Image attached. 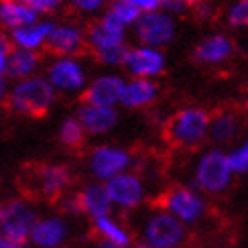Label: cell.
Here are the masks:
<instances>
[{"label":"cell","mask_w":248,"mask_h":248,"mask_svg":"<svg viewBox=\"0 0 248 248\" xmlns=\"http://www.w3.org/2000/svg\"><path fill=\"white\" fill-rule=\"evenodd\" d=\"M106 15L116 18L120 25H128V23H137L140 18V10L137 6H132L130 2H126V0H114Z\"/></svg>","instance_id":"cell-27"},{"label":"cell","mask_w":248,"mask_h":248,"mask_svg":"<svg viewBox=\"0 0 248 248\" xmlns=\"http://www.w3.org/2000/svg\"><path fill=\"white\" fill-rule=\"evenodd\" d=\"M57 139H59V142L63 144V147H67V149H79L81 144H84V140H86V130H84V126L79 124L78 118L69 116V118H65L63 122L59 124Z\"/></svg>","instance_id":"cell-24"},{"label":"cell","mask_w":248,"mask_h":248,"mask_svg":"<svg viewBox=\"0 0 248 248\" xmlns=\"http://www.w3.org/2000/svg\"><path fill=\"white\" fill-rule=\"evenodd\" d=\"M78 198H79V205L84 214L92 216L94 220L108 218L112 202L106 193V187H102V185H88V187H84L78 193Z\"/></svg>","instance_id":"cell-21"},{"label":"cell","mask_w":248,"mask_h":248,"mask_svg":"<svg viewBox=\"0 0 248 248\" xmlns=\"http://www.w3.org/2000/svg\"><path fill=\"white\" fill-rule=\"evenodd\" d=\"M163 208H167L169 212H173L177 218L185 220V222H195L203 212V203L202 200L195 195L191 189L185 187H173L161 198Z\"/></svg>","instance_id":"cell-11"},{"label":"cell","mask_w":248,"mask_h":248,"mask_svg":"<svg viewBox=\"0 0 248 248\" xmlns=\"http://www.w3.org/2000/svg\"><path fill=\"white\" fill-rule=\"evenodd\" d=\"M124 65L134 76H157L165 65V59L159 51L142 47V49H132Z\"/></svg>","instance_id":"cell-20"},{"label":"cell","mask_w":248,"mask_h":248,"mask_svg":"<svg viewBox=\"0 0 248 248\" xmlns=\"http://www.w3.org/2000/svg\"><path fill=\"white\" fill-rule=\"evenodd\" d=\"M69 2L76 10H79V13H94V10L102 8L104 0H69Z\"/></svg>","instance_id":"cell-32"},{"label":"cell","mask_w":248,"mask_h":248,"mask_svg":"<svg viewBox=\"0 0 248 248\" xmlns=\"http://www.w3.org/2000/svg\"><path fill=\"white\" fill-rule=\"evenodd\" d=\"M212 139L218 142H228L236 137V130H238V122L232 112H222L212 120Z\"/></svg>","instance_id":"cell-25"},{"label":"cell","mask_w":248,"mask_h":248,"mask_svg":"<svg viewBox=\"0 0 248 248\" xmlns=\"http://www.w3.org/2000/svg\"><path fill=\"white\" fill-rule=\"evenodd\" d=\"M161 6L171 10V13H179V10H183L185 2L183 0H161Z\"/></svg>","instance_id":"cell-34"},{"label":"cell","mask_w":248,"mask_h":248,"mask_svg":"<svg viewBox=\"0 0 248 248\" xmlns=\"http://www.w3.org/2000/svg\"><path fill=\"white\" fill-rule=\"evenodd\" d=\"M76 118L79 120V124L84 126L88 134H104L114 128V124L118 120L114 108L92 106V104H81Z\"/></svg>","instance_id":"cell-15"},{"label":"cell","mask_w":248,"mask_h":248,"mask_svg":"<svg viewBox=\"0 0 248 248\" xmlns=\"http://www.w3.org/2000/svg\"><path fill=\"white\" fill-rule=\"evenodd\" d=\"M106 193L112 203H118L122 208H134L142 200V185L134 175H116V177L108 179L104 185Z\"/></svg>","instance_id":"cell-14"},{"label":"cell","mask_w":248,"mask_h":248,"mask_svg":"<svg viewBox=\"0 0 248 248\" xmlns=\"http://www.w3.org/2000/svg\"><path fill=\"white\" fill-rule=\"evenodd\" d=\"M41 65V57L37 51L27 49H15L8 53V67H6V79L8 81H23L37 76V69Z\"/></svg>","instance_id":"cell-19"},{"label":"cell","mask_w":248,"mask_h":248,"mask_svg":"<svg viewBox=\"0 0 248 248\" xmlns=\"http://www.w3.org/2000/svg\"><path fill=\"white\" fill-rule=\"evenodd\" d=\"M55 98L57 92L49 84V79L33 76L23 81H15V86H10L6 104L15 114L41 118L55 104Z\"/></svg>","instance_id":"cell-1"},{"label":"cell","mask_w":248,"mask_h":248,"mask_svg":"<svg viewBox=\"0 0 248 248\" xmlns=\"http://www.w3.org/2000/svg\"><path fill=\"white\" fill-rule=\"evenodd\" d=\"M6 67H8V53H0V78H6Z\"/></svg>","instance_id":"cell-37"},{"label":"cell","mask_w":248,"mask_h":248,"mask_svg":"<svg viewBox=\"0 0 248 248\" xmlns=\"http://www.w3.org/2000/svg\"><path fill=\"white\" fill-rule=\"evenodd\" d=\"M230 161L224 153L212 151L198 165V183L205 191H222L230 181Z\"/></svg>","instance_id":"cell-5"},{"label":"cell","mask_w":248,"mask_h":248,"mask_svg":"<svg viewBox=\"0 0 248 248\" xmlns=\"http://www.w3.org/2000/svg\"><path fill=\"white\" fill-rule=\"evenodd\" d=\"M94 224H96V232H98L104 240L114 242V244L124 246V248L128 246L130 236H128L126 232H124L116 222H112L110 218H100V220H94Z\"/></svg>","instance_id":"cell-26"},{"label":"cell","mask_w":248,"mask_h":248,"mask_svg":"<svg viewBox=\"0 0 248 248\" xmlns=\"http://www.w3.org/2000/svg\"><path fill=\"white\" fill-rule=\"evenodd\" d=\"M8 92H10V84H8V79H6V78H0V104H2V102H6Z\"/></svg>","instance_id":"cell-36"},{"label":"cell","mask_w":248,"mask_h":248,"mask_svg":"<svg viewBox=\"0 0 248 248\" xmlns=\"http://www.w3.org/2000/svg\"><path fill=\"white\" fill-rule=\"evenodd\" d=\"M232 27H248V0H238L228 13Z\"/></svg>","instance_id":"cell-29"},{"label":"cell","mask_w":248,"mask_h":248,"mask_svg":"<svg viewBox=\"0 0 248 248\" xmlns=\"http://www.w3.org/2000/svg\"><path fill=\"white\" fill-rule=\"evenodd\" d=\"M53 29H55V23H51V20H37L33 25L10 31L8 37L15 49H27V51H37L39 53L43 47H47L49 35Z\"/></svg>","instance_id":"cell-13"},{"label":"cell","mask_w":248,"mask_h":248,"mask_svg":"<svg viewBox=\"0 0 248 248\" xmlns=\"http://www.w3.org/2000/svg\"><path fill=\"white\" fill-rule=\"evenodd\" d=\"M210 126L208 112L200 108H187L177 112L165 126V137L173 144H181V147H191L198 144Z\"/></svg>","instance_id":"cell-3"},{"label":"cell","mask_w":248,"mask_h":248,"mask_svg":"<svg viewBox=\"0 0 248 248\" xmlns=\"http://www.w3.org/2000/svg\"><path fill=\"white\" fill-rule=\"evenodd\" d=\"M96 248H124V246H118V244H114V242H108V240L102 238V242H100Z\"/></svg>","instance_id":"cell-38"},{"label":"cell","mask_w":248,"mask_h":248,"mask_svg":"<svg viewBox=\"0 0 248 248\" xmlns=\"http://www.w3.org/2000/svg\"><path fill=\"white\" fill-rule=\"evenodd\" d=\"M86 45V35L78 25H55L51 31L47 49L59 57H74Z\"/></svg>","instance_id":"cell-12"},{"label":"cell","mask_w":248,"mask_h":248,"mask_svg":"<svg viewBox=\"0 0 248 248\" xmlns=\"http://www.w3.org/2000/svg\"><path fill=\"white\" fill-rule=\"evenodd\" d=\"M39 220L33 205L25 200H13L4 203L2 220H0V236L18 248H27L35 224Z\"/></svg>","instance_id":"cell-2"},{"label":"cell","mask_w":248,"mask_h":248,"mask_svg":"<svg viewBox=\"0 0 248 248\" xmlns=\"http://www.w3.org/2000/svg\"><path fill=\"white\" fill-rule=\"evenodd\" d=\"M132 6H137L139 10H149V13H155L161 6V0H126Z\"/></svg>","instance_id":"cell-33"},{"label":"cell","mask_w":248,"mask_h":248,"mask_svg":"<svg viewBox=\"0 0 248 248\" xmlns=\"http://www.w3.org/2000/svg\"><path fill=\"white\" fill-rule=\"evenodd\" d=\"M230 169L236 171V173H246L248 171V142L242 144V147L238 151H234L230 157Z\"/></svg>","instance_id":"cell-30"},{"label":"cell","mask_w":248,"mask_h":248,"mask_svg":"<svg viewBox=\"0 0 248 248\" xmlns=\"http://www.w3.org/2000/svg\"><path fill=\"white\" fill-rule=\"evenodd\" d=\"M65 238L67 224L61 218H39L31 232V242L39 248H57Z\"/></svg>","instance_id":"cell-16"},{"label":"cell","mask_w":248,"mask_h":248,"mask_svg":"<svg viewBox=\"0 0 248 248\" xmlns=\"http://www.w3.org/2000/svg\"><path fill=\"white\" fill-rule=\"evenodd\" d=\"M0 248H18V246H15L13 242H8V240H4L2 236H0Z\"/></svg>","instance_id":"cell-39"},{"label":"cell","mask_w":248,"mask_h":248,"mask_svg":"<svg viewBox=\"0 0 248 248\" xmlns=\"http://www.w3.org/2000/svg\"><path fill=\"white\" fill-rule=\"evenodd\" d=\"M175 23L163 13H147L137 20V35L147 45H165L173 39Z\"/></svg>","instance_id":"cell-8"},{"label":"cell","mask_w":248,"mask_h":248,"mask_svg":"<svg viewBox=\"0 0 248 248\" xmlns=\"http://www.w3.org/2000/svg\"><path fill=\"white\" fill-rule=\"evenodd\" d=\"M2 212H4V203H0V220H2Z\"/></svg>","instance_id":"cell-42"},{"label":"cell","mask_w":248,"mask_h":248,"mask_svg":"<svg viewBox=\"0 0 248 248\" xmlns=\"http://www.w3.org/2000/svg\"><path fill=\"white\" fill-rule=\"evenodd\" d=\"M155 96H157L155 84H151L147 79H137V81H132V84L124 86L120 102L124 106H144V104H149V102H153Z\"/></svg>","instance_id":"cell-23"},{"label":"cell","mask_w":248,"mask_h":248,"mask_svg":"<svg viewBox=\"0 0 248 248\" xmlns=\"http://www.w3.org/2000/svg\"><path fill=\"white\" fill-rule=\"evenodd\" d=\"M134 248H153V246H151V244H147V242H144V244H137Z\"/></svg>","instance_id":"cell-41"},{"label":"cell","mask_w":248,"mask_h":248,"mask_svg":"<svg viewBox=\"0 0 248 248\" xmlns=\"http://www.w3.org/2000/svg\"><path fill=\"white\" fill-rule=\"evenodd\" d=\"M128 53L130 51L126 45H116V47L96 51V57H98V61H102V63H106V65H120V63H126Z\"/></svg>","instance_id":"cell-28"},{"label":"cell","mask_w":248,"mask_h":248,"mask_svg":"<svg viewBox=\"0 0 248 248\" xmlns=\"http://www.w3.org/2000/svg\"><path fill=\"white\" fill-rule=\"evenodd\" d=\"M71 171L65 165H41L35 171V187L47 200H57L69 187Z\"/></svg>","instance_id":"cell-7"},{"label":"cell","mask_w":248,"mask_h":248,"mask_svg":"<svg viewBox=\"0 0 248 248\" xmlns=\"http://www.w3.org/2000/svg\"><path fill=\"white\" fill-rule=\"evenodd\" d=\"M232 53V43L222 35L208 37L195 47V59L203 63H220Z\"/></svg>","instance_id":"cell-22"},{"label":"cell","mask_w":248,"mask_h":248,"mask_svg":"<svg viewBox=\"0 0 248 248\" xmlns=\"http://www.w3.org/2000/svg\"><path fill=\"white\" fill-rule=\"evenodd\" d=\"M13 51V43H10V37L6 33L0 31V53H10Z\"/></svg>","instance_id":"cell-35"},{"label":"cell","mask_w":248,"mask_h":248,"mask_svg":"<svg viewBox=\"0 0 248 248\" xmlns=\"http://www.w3.org/2000/svg\"><path fill=\"white\" fill-rule=\"evenodd\" d=\"M39 20V15L29 8L23 0H0V27L4 31H15L20 27L33 25Z\"/></svg>","instance_id":"cell-18"},{"label":"cell","mask_w":248,"mask_h":248,"mask_svg":"<svg viewBox=\"0 0 248 248\" xmlns=\"http://www.w3.org/2000/svg\"><path fill=\"white\" fill-rule=\"evenodd\" d=\"M144 236L153 248H175L185 238V230L171 214H157L149 220Z\"/></svg>","instance_id":"cell-6"},{"label":"cell","mask_w":248,"mask_h":248,"mask_svg":"<svg viewBox=\"0 0 248 248\" xmlns=\"http://www.w3.org/2000/svg\"><path fill=\"white\" fill-rule=\"evenodd\" d=\"M122 29L124 25H120L116 18L106 15L102 20H98V23H94L88 29V41L96 51L122 45V37H124Z\"/></svg>","instance_id":"cell-17"},{"label":"cell","mask_w":248,"mask_h":248,"mask_svg":"<svg viewBox=\"0 0 248 248\" xmlns=\"http://www.w3.org/2000/svg\"><path fill=\"white\" fill-rule=\"evenodd\" d=\"M130 155L114 147H98L90 155V169L98 179H112L120 175L124 167H128Z\"/></svg>","instance_id":"cell-9"},{"label":"cell","mask_w":248,"mask_h":248,"mask_svg":"<svg viewBox=\"0 0 248 248\" xmlns=\"http://www.w3.org/2000/svg\"><path fill=\"white\" fill-rule=\"evenodd\" d=\"M124 86H126L124 79L118 76H102L84 90V96L81 98H84V104L112 108L116 102L122 100Z\"/></svg>","instance_id":"cell-10"},{"label":"cell","mask_w":248,"mask_h":248,"mask_svg":"<svg viewBox=\"0 0 248 248\" xmlns=\"http://www.w3.org/2000/svg\"><path fill=\"white\" fill-rule=\"evenodd\" d=\"M183 2H189V4H200V2H203V0H183Z\"/></svg>","instance_id":"cell-40"},{"label":"cell","mask_w":248,"mask_h":248,"mask_svg":"<svg viewBox=\"0 0 248 248\" xmlns=\"http://www.w3.org/2000/svg\"><path fill=\"white\" fill-rule=\"evenodd\" d=\"M47 79L55 92H79L86 88V71L76 57H57L51 61Z\"/></svg>","instance_id":"cell-4"},{"label":"cell","mask_w":248,"mask_h":248,"mask_svg":"<svg viewBox=\"0 0 248 248\" xmlns=\"http://www.w3.org/2000/svg\"><path fill=\"white\" fill-rule=\"evenodd\" d=\"M23 2L33 8L37 15H43V13H51V10H55L63 0H23Z\"/></svg>","instance_id":"cell-31"}]
</instances>
